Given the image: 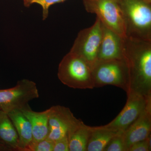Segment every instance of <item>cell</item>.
Listing matches in <instances>:
<instances>
[{
  "label": "cell",
  "instance_id": "cell-1",
  "mask_svg": "<svg viewBox=\"0 0 151 151\" xmlns=\"http://www.w3.org/2000/svg\"><path fill=\"white\" fill-rule=\"evenodd\" d=\"M124 44V59L129 74L128 92L151 96V41L125 37Z\"/></svg>",
  "mask_w": 151,
  "mask_h": 151
},
{
  "label": "cell",
  "instance_id": "cell-2",
  "mask_svg": "<svg viewBox=\"0 0 151 151\" xmlns=\"http://www.w3.org/2000/svg\"><path fill=\"white\" fill-rule=\"evenodd\" d=\"M126 37L151 41V3L144 0H118Z\"/></svg>",
  "mask_w": 151,
  "mask_h": 151
},
{
  "label": "cell",
  "instance_id": "cell-3",
  "mask_svg": "<svg viewBox=\"0 0 151 151\" xmlns=\"http://www.w3.org/2000/svg\"><path fill=\"white\" fill-rule=\"evenodd\" d=\"M58 76L63 84L70 88H94L92 66L81 57L70 52L60 63Z\"/></svg>",
  "mask_w": 151,
  "mask_h": 151
},
{
  "label": "cell",
  "instance_id": "cell-4",
  "mask_svg": "<svg viewBox=\"0 0 151 151\" xmlns=\"http://www.w3.org/2000/svg\"><path fill=\"white\" fill-rule=\"evenodd\" d=\"M94 88L111 85L129 90V68L124 59L97 60L92 67Z\"/></svg>",
  "mask_w": 151,
  "mask_h": 151
},
{
  "label": "cell",
  "instance_id": "cell-5",
  "mask_svg": "<svg viewBox=\"0 0 151 151\" xmlns=\"http://www.w3.org/2000/svg\"><path fill=\"white\" fill-rule=\"evenodd\" d=\"M39 97L35 82L29 79H22L13 87L0 89V109L6 113L21 111L29 105L30 101Z\"/></svg>",
  "mask_w": 151,
  "mask_h": 151
},
{
  "label": "cell",
  "instance_id": "cell-6",
  "mask_svg": "<svg viewBox=\"0 0 151 151\" xmlns=\"http://www.w3.org/2000/svg\"><path fill=\"white\" fill-rule=\"evenodd\" d=\"M86 12L95 14L103 25L126 37L124 18L118 0H83Z\"/></svg>",
  "mask_w": 151,
  "mask_h": 151
},
{
  "label": "cell",
  "instance_id": "cell-7",
  "mask_svg": "<svg viewBox=\"0 0 151 151\" xmlns=\"http://www.w3.org/2000/svg\"><path fill=\"white\" fill-rule=\"evenodd\" d=\"M102 35V24L97 17L92 26L79 32L70 52L81 57L92 67L97 60Z\"/></svg>",
  "mask_w": 151,
  "mask_h": 151
},
{
  "label": "cell",
  "instance_id": "cell-8",
  "mask_svg": "<svg viewBox=\"0 0 151 151\" xmlns=\"http://www.w3.org/2000/svg\"><path fill=\"white\" fill-rule=\"evenodd\" d=\"M127 103L122 111L112 122L105 125L108 129L118 132H124L145 110L151 101V95L146 97L130 91L127 93Z\"/></svg>",
  "mask_w": 151,
  "mask_h": 151
},
{
  "label": "cell",
  "instance_id": "cell-9",
  "mask_svg": "<svg viewBox=\"0 0 151 151\" xmlns=\"http://www.w3.org/2000/svg\"><path fill=\"white\" fill-rule=\"evenodd\" d=\"M77 119L69 108L60 105L52 106L49 117L47 138L54 142L64 137Z\"/></svg>",
  "mask_w": 151,
  "mask_h": 151
},
{
  "label": "cell",
  "instance_id": "cell-10",
  "mask_svg": "<svg viewBox=\"0 0 151 151\" xmlns=\"http://www.w3.org/2000/svg\"><path fill=\"white\" fill-rule=\"evenodd\" d=\"M124 38L102 24V38L97 61L124 59Z\"/></svg>",
  "mask_w": 151,
  "mask_h": 151
},
{
  "label": "cell",
  "instance_id": "cell-11",
  "mask_svg": "<svg viewBox=\"0 0 151 151\" xmlns=\"http://www.w3.org/2000/svg\"><path fill=\"white\" fill-rule=\"evenodd\" d=\"M151 101L145 110L123 134L128 150L133 144L144 140L151 136Z\"/></svg>",
  "mask_w": 151,
  "mask_h": 151
},
{
  "label": "cell",
  "instance_id": "cell-12",
  "mask_svg": "<svg viewBox=\"0 0 151 151\" xmlns=\"http://www.w3.org/2000/svg\"><path fill=\"white\" fill-rule=\"evenodd\" d=\"M21 111L31 124L34 141L38 142L47 138L50 108L42 112H36L29 105Z\"/></svg>",
  "mask_w": 151,
  "mask_h": 151
},
{
  "label": "cell",
  "instance_id": "cell-13",
  "mask_svg": "<svg viewBox=\"0 0 151 151\" xmlns=\"http://www.w3.org/2000/svg\"><path fill=\"white\" fill-rule=\"evenodd\" d=\"M16 130L19 137L20 151H27L34 140L31 124L21 111H14L7 113Z\"/></svg>",
  "mask_w": 151,
  "mask_h": 151
},
{
  "label": "cell",
  "instance_id": "cell-14",
  "mask_svg": "<svg viewBox=\"0 0 151 151\" xmlns=\"http://www.w3.org/2000/svg\"><path fill=\"white\" fill-rule=\"evenodd\" d=\"M91 127L77 119L68 131L69 151H86Z\"/></svg>",
  "mask_w": 151,
  "mask_h": 151
},
{
  "label": "cell",
  "instance_id": "cell-15",
  "mask_svg": "<svg viewBox=\"0 0 151 151\" xmlns=\"http://www.w3.org/2000/svg\"><path fill=\"white\" fill-rule=\"evenodd\" d=\"M0 144L9 151H19V137L12 122L6 113L0 111Z\"/></svg>",
  "mask_w": 151,
  "mask_h": 151
},
{
  "label": "cell",
  "instance_id": "cell-16",
  "mask_svg": "<svg viewBox=\"0 0 151 151\" xmlns=\"http://www.w3.org/2000/svg\"><path fill=\"white\" fill-rule=\"evenodd\" d=\"M119 133L104 126L91 127L86 151H104L111 139Z\"/></svg>",
  "mask_w": 151,
  "mask_h": 151
},
{
  "label": "cell",
  "instance_id": "cell-17",
  "mask_svg": "<svg viewBox=\"0 0 151 151\" xmlns=\"http://www.w3.org/2000/svg\"><path fill=\"white\" fill-rule=\"evenodd\" d=\"M123 133L120 132L113 137L103 151H128L123 137Z\"/></svg>",
  "mask_w": 151,
  "mask_h": 151
},
{
  "label": "cell",
  "instance_id": "cell-18",
  "mask_svg": "<svg viewBox=\"0 0 151 151\" xmlns=\"http://www.w3.org/2000/svg\"><path fill=\"white\" fill-rule=\"evenodd\" d=\"M54 142L48 138L38 142L33 141L27 151H53Z\"/></svg>",
  "mask_w": 151,
  "mask_h": 151
},
{
  "label": "cell",
  "instance_id": "cell-19",
  "mask_svg": "<svg viewBox=\"0 0 151 151\" xmlns=\"http://www.w3.org/2000/svg\"><path fill=\"white\" fill-rule=\"evenodd\" d=\"M66 0H29L30 4H37L41 6L42 9V19L45 20L48 16L49 9L55 4L63 2Z\"/></svg>",
  "mask_w": 151,
  "mask_h": 151
},
{
  "label": "cell",
  "instance_id": "cell-20",
  "mask_svg": "<svg viewBox=\"0 0 151 151\" xmlns=\"http://www.w3.org/2000/svg\"><path fill=\"white\" fill-rule=\"evenodd\" d=\"M151 136L144 140L132 145L128 151H150L151 150Z\"/></svg>",
  "mask_w": 151,
  "mask_h": 151
},
{
  "label": "cell",
  "instance_id": "cell-21",
  "mask_svg": "<svg viewBox=\"0 0 151 151\" xmlns=\"http://www.w3.org/2000/svg\"><path fill=\"white\" fill-rule=\"evenodd\" d=\"M53 151H69L67 135L54 141Z\"/></svg>",
  "mask_w": 151,
  "mask_h": 151
},
{
  "label": "cell",
  "instance_id": "cell-22",
  "mask_svg": "<svg viewBox=\"0 0 151 151\" xmlns=\"http://www.w3.org/2000/svg\"><path fill=\"white\" fill-rule=\"evenodd\" d=\"M24 1V6L26 7H29L30 6L29 4V0H23Z\"/></svg>",
  "mask_w": 151,
  "mask_h": 151
},
{
  "label": "cell",
  "instance_id": "cell-23",
  "mask_svg": "<svg viewBox=\"0 0 151 151\" xmlns=\"http://www.w3.org/2000/svg\"><path fill=\"white\" fill-rule=\"evenodd\" d=\"M9 151V150H8V149H7L6 147H5L4 146L0 144V151Z\"/></svg>",
  "mask_w": 151,
  "mask_h": 151
},
{
  "label": "cell",
  "instance_id": "cell-24",
  "mask_svg": "<svg viewBox=\"0 0 151 151\" xmlns=\"http://www.w3.org/2000/svg\"><path fill=\"white\" fill-rule=\"evenodd\" d=\"M144 1L147 2L151 3V0H144Z\"/></svg>",
  "mask_w": 151,
  "mask_h": 151
},
{
  "label": "cell",
  "instance_id": "cell-25",
  "mask_svg": "<svg viewBox=\"0 0 151 151\" xmlns=\"http://www.w3.org/2000/svg\"><path fill=\"white\" fill-rule=\"evenodd\" d=\"M1 111V109H0V111Z\"/></svg>",
  "mask_w": 151,
  "mask_h": 151
}]
</instances>
